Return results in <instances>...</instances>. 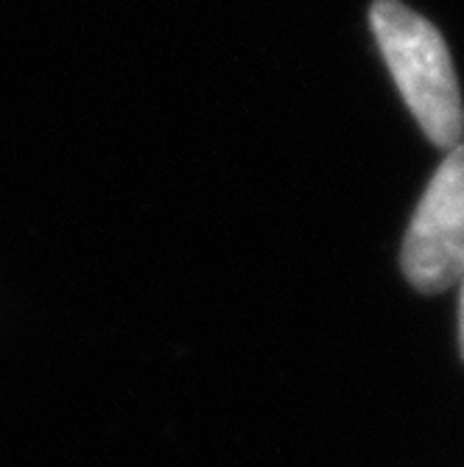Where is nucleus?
Here are the masks:
<instances>
[{"mask_svg":"<svg viewBox=\"0 0 464 467\" xmlns=\"http://www.w3.org/2000/svg\"><path fill=\"white\" fill-rule=\"evenodd\" d=\"M456 285H461V296H459V345H461V356H464V269H461Z\"/></svg>","mask_w":464,"mask_h":467,"instance_id":"nucleus-3","label":"nucleus"},{"mask_svg":"<svg viewBox=\"0 0 464 467\" xmlns=\"http://www.w3.org/2000/svg\"><path fill=\"white\" fill-rule=\"evenodd\" d=\"M369 23L395 84L419 130L439 149L464 138V107L450 51L434 23L400 0H375Z\"/></svg>","mask_w":464,"mask_h":467,"instance_id":"nucleus-1","label":"nucleus"},{"mask_svg":"<svg viewBox=\"0 0 464 467\" xmlns=\"http://www.w3.org/2000/svg\"><path fill=\"white\" fill-rule=\"evenodd\" d=\"M403 275L426 294L459 283L464 269V140L431 177L403 241Z\"/></svg>","mask_w":464,"mask_h":467,"instance_id":"nucleus-2","label":"nucleus"}]
</instances>
